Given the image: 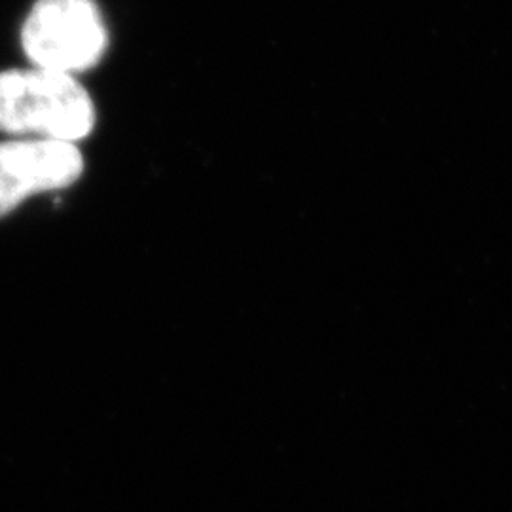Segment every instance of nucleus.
Wrapping results in <instances>:
<instances>
[{
  "mask_svg": "<svg viewBox=\"0 0 512 512\" xmlns=\"http://www.w3.org/2000/svg\"><path fill=\"white\" fill-rule=\"evenodd\" d=\"M92 97L71 74L48 69L0 73V131L76 143L92 133Z\"/></svg>",
  "mask_w": 512,
  "mask_h": 512,
  "instance_id": "obj_1",
  "label": "nucleus"
},
{
  "mask_svg": "<svg viewBox=\"0 0 512 512\" xmlns=\"http://www.w3.org/2000/svg\"><path fill=\"white\" fill-rule=\"evenodd\" d=\"M21 40L35 67L73 76L101 61L109 33L93 0H37Z\"/></svg>",
  "mask_w": 512,
  "mask_h": 512,
  "instance_id": "obj_2",
  "label": "nucleus"
},
{
  "mask_svg": "<svg viewBox=\"0 0 512 512\" xmlns=\"http://www.w3.org/2000/svg\"><path fill=\"white\" fill-rule=\"evenodd\" d=\"M84 158L74 143L21 139L0 143V217L40 192L80 179Z\"/></svg>",
  "mask_w": 512,
  "mask_h": 512,
  "instance_id": "obj_3",
  "label": "nucleus"
}]
</instances>
